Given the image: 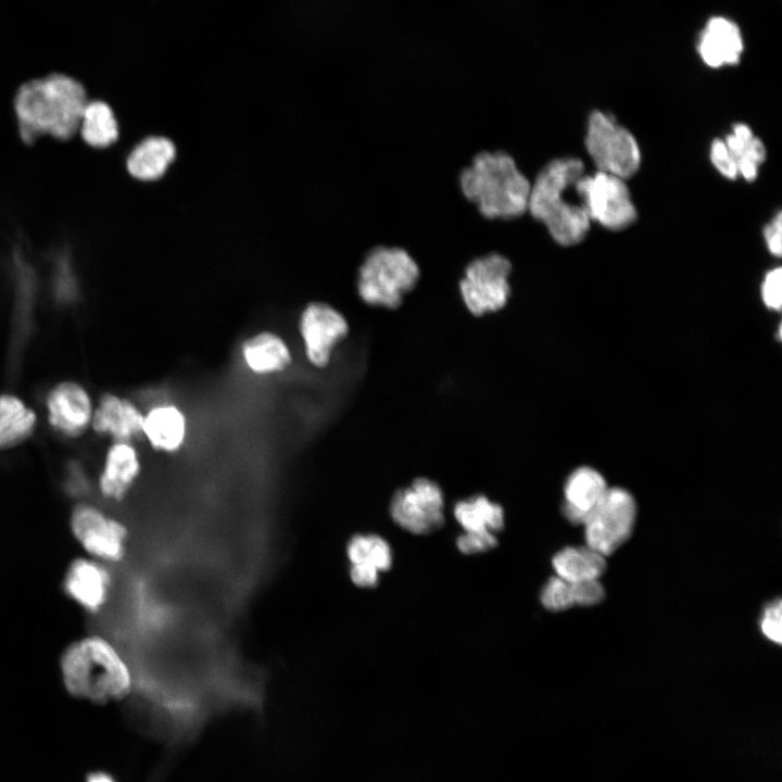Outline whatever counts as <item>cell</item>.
<instances>
[{
    "mask_svg": "<svg viewBox=\"0 0 782 782\" xmlns=\"http://www.w3.org/2000/svg\"><path fill=\"white\" fill-rule=\"evenodd\" d=\"M77 135L91 149H105L115 143L119 137V125L112 106L104 100L89 99Z\"/></svg>",
    "mask_w": 782,
    "mask_h": 782,
    "instance_id": "obj_23",
    "label": "cell"
},
{
    "mask_svg": "<svg viewBox=\"0 0 782 782\" xmlns=\"http://www.w3.org/2000/svg\"><path fill=\"white\" fill-rule=\"evenodd\" d=\"M512 269L510 260L497 252L478 256L466 265L459 292L472 315L482 316L504 307L512 293L508 281Z\"/></svg>",
    "mask_w": 782,
    "mask_h": 782,
    "instance_id": "obj_8",
    "label": "cell"
},
{
    "mask_svg": "<svg viewBox=\"0 0 782 782\" xmlns=\"http://www.w3.org/2000/svg\"><path fill=\"white\" fill-rule=\"evenodd\" d=\"M88 100L85 86L66 74L53 73L23 83L12 104L18 139L27 146L45 137L73 139Z\"/></svg>",
    "mask_w": 782,
    "mask_h": 782,
    "instance_id": "obj_1",
    "label": "cell"
},
{
    "mask_svg": "<svg viewBox=\"0 0 782 782\" xmlns=\"http://www.w3.org/2000/svg\"><path fill=\"white\" fill-rule=\"evenodd\" d=\"M349 576L358 588H374L379 582V571L366 566L350 565Z\"/></svg>",
    "mask_w": 782,
    "mask_h": 782,
    "instance_id": "obj_34",
    "label": "cell"
},
{
    "mask_svg": "<svg viewBox=\"0 0 782 782\" xmlns=\"http://www.w3.org/2000/svg\"><path fill=\"white\" fill-rule=\"evenodd\" d=\"M463 195L488 219L525 215L531 181L504 150L478 152L458 176Z\"/></svg>",
    "mask_w": 782,
    "mask_h": 782,
    "instance_id": "obj_3",
    "label": "cell"
},
{
    "mask_svg": "<svg viewBox=\"0 0 782 782\" xmlns=\"http://www.w3.org/2000/svg\"><path fill=\"white\" fill-rule=\"evenodd\" d=\"M175 154V146L169 139L148 137L130 151L126 159V169L138 180H155L165 174Z\"/></svg>",
    "mask_w": 782,
    "mask_h": 782,
    "instance_id": "obj_22",
    "label": "cell"
},
{
    "mask_svg": "<svg viewBox=\"0 0 782 782\" xmlns=\"http://www.w3.org/2000/svg\"><path fill=\"white\" fill-rule=\"evenodd\" d=\"M420 270L407 250L396 245L370 249L357 272V293L368 305L398 308L411 292Z\"/></svg>",
    "mask_w": 782,
    "mask_h": 782,
    "instance_id": "obj_5",
    "label": "cell"
},
{
    "mask_svg": "<svg viewBox=\"0 0 782 782\" xmlns=\"http://www.w3.org/2000/svg\"><path fill=\"white\" fill-rule=\"evenodd\" d=\"M86 782H115V780L105 772H93L87 777Z\"/></svg>",
    "mask_w": 782,
    "mask_h": 782,
    "instance_id": "obj_35",
    "label": "cell"
},
{
    "mask_svg": "<svg viewBox=\"0 0 782 782\" xmlns=\"http://www.w3.org/2000/svg\"><path fill=\"white\" fill-rule=\"evenodd\" d=\"M142 434L154 450L176 452L186 437V417L175 405H156L143 416Z\"/></svg>",
    "mask_w": 782,
    "mask_h": 782,
    "instance_id": "obj_21",
    "label": "cell"
},
{
    "mask_svg": "<svg viewBox=\"0 0 782 782\" xmlns=\"http://www.w3.org/2000/svg\"><path fill=\"white\" fill-rule=\"evenodd\" d=\"M497 539L494 533L488 531H464L456 539V547L466 555L483 553L494 548Z\"/></svg>",
    "mask_w": 782,
    "mask_h": 782,
    "instance_id": "obj_29",
    "label": "cell"
},
{
    "mask_svg": "<svg viewBox=\"0 0 782 782\" xmlns=\"http://www.w3.org/2000/svg\"><path fill=\"white\" fill-rule=\"evenodd\" d=\"M743 49L739 26L722 16L711 17L707 22L697 45L703 62L712 68L737 64Z\"/></svg>",
    "mask_w": 782,
    "mask_h": 782,
    "instance_id": "obj_18",
    "label": "cell"
},
{
    "mask_svg": "<svg viewBox=\"0 0 782 782\" xmlns=\"http://www.w3.org/2000/svg\"><path fill=\"white\" fill-rule=\"evenodd\" d=\"M140 472V462L130 442H114L108 450L98 488L103 497L119 502L130 491Z\"/></svg>",
    "mask_w": 782,
    "mask_h": 782,
    "instance_id": "obj_17",
    "label": "cell"
},
{
    "mask_svg": "<svg viewBox=\"0 0 782 782\" xmlns=\"http://www.w3.org/2000/svg\"><path fill=\"white\" fill-rule=\"evenodd\" d=\"M540 601L544 608L552 611L576 606L572 582L557 576L551 577L541 590Z\"/></svg>",
    "mask_w": 782,
    "mask_h": 782,
    "instance_id": "obj_28",
    "label": "cell"
},
{
    "mask_svg": "<svg viewBox=\"0 0 782 782\" xmlns=\"http://www.w3.org/2000/svg\"><path fill=\"white\" fill-rule=\"evenodd\" d=\"M607 490L606 481L597 470L591 467L576 469L565 482V518L573 525H583Z\"/></svg>",
    "mask_w": 782,
    "mask_h": 782,
    "instance_id": "obj_19",
    "label": "cell"
},
{
    "mask_svg": "<svg viewBox=\"0 0 782 782\" xmlns=\"http://www.w3.org/2000/svg\"><path fill=\"white\" fill-rule=\"evenodd\" d=\"M782 214L778 212L764 228V238L769 252L774 256H781L782 241Z\"/></svg>",
    "mask_w": 782,
    "mask_h": 782,
    "instance_id": "obj_33",
    "label": "cell"
},
{
    "mask_svg": "<svg viewBox=\"0 0 782 782\" xmlns=\"http://www.w3.org/2000/svg\"><path fill=\"white\" fill-rule=\"evenodd\" d=\"M584 142L597 171L627 179L641 165V151L634 136L602 111L590 114Z\"/></svg>",
    "mask_w": 782,
    "mask_h": 782,
    "instance_id": "obj_6",
    "label": "cell"
},
{
    "mask_svg": "<svg viewBox=\"0 0 782 782\" xmlns=\"http://www.w3.org/2000/svg\"><path fill=\"white\" fill-rule=\"evenodd\" d=\"M60 672L70 695L93 704L122 701L134 686L127 661L99 634L85 635L68 644L60 657Z\"/></svg>",
    "mask_w": 782,
    "mask_h": 782,
    "instance_id": "obj_2",
    "label": "cell"
},
{
    "mask_svg": "<svg viewBox=\"0 0 782 782\" xmlns=\"http://www.w3.org/2000/svg\"><path fill=\"white\" fill-rule=\"evenodd\" d=\"M346 556L350 565L366 566L387 571L392 565V551L389 543L373 533H357L346 544Z\"/></svg>",
    "mask_w": 782,
    "mask_h": 782,
    "instance_id": "obj_27",
    "label": "cell"
},
{
    "mask_svg": "<svg viewBox=\"0 0 782 782\" xmlns=\"http://www.w3.org/2000/svg\"><path fill=\"white\" fill-rule=\"evenodd\" d=\"M782 604L778 597L766 605L760 619V629L762 634L771 642L781 644L782 631Z\"/></svg>",
    "mask_w": 782,
    "mask_h": 782,
    "instance_id": "obj_30",
    "label": "cell"
},
{
    "mask_svg": "<svg viewBox=\"0 0 782 782\" xmlns=\"http://www.w3.org/2000/svg\"><path fill=\"white\" fill-rule=\"evenodd\" d=\"M241 352L250 370L258 375L283 371L292 362L288 344L272 331H260L248 338Z\"/></svg>",
    "mask_w": 782,
    "mask_h": 782,
    "instance_id": "obj_20",
    "label": "cell"
},
{
    "mask_svg": "<svg viewBox=\"0 0 782 782\" xmlns=\"http://www.w3.org/2000/svg\"><path fill=\"white\" fill-rule=\"evenodd\" d=\"M709 157L714 167L727 179L742 177L754 181L766 160V148L748 125L736 123L724 138H716L711 142Z\"/></svg>",
    "mask_w": 782,
    "mask_h": 782,
    "instance_id": "obj_12",
    "label": "cell"
},
{
    "mask_svg": "<svg viewBox=\"0 0 782 782\" xmlns=\"http://www.w3.org/2000/svg\"><path fill=\"white\" fill-rule=\"evenodd\" d=\"M50 426L62 436L75 438L91 424L93 408L86 389L74 381L55 384L47 394Z\"/></svg>",
    "mask_w": 782,
    "mask_h": 782,
    "instance_id": "obj_15",
    "label": "cell"
},
{
    "mask_svg": "<svg viewBox=\"0 0 782 782\" xmlns=\"http://www.w3.org/2000/svg\"><path fill=\"white\" fill-rule=\"evenodd\" d=\"M626 179L597 171L583 174L575 184V193L591 220L609 230H621L636 219Z\"/></svg>",
    "mask_w": 782,
    "mask_h": 782,
    "instance_id": "obj_7",
    "label": "cell"
},
{
    "mask_svg": "<svg viewBox=\"0 0 782 782\" xmlns=\"http://www.w3.org/2000/svg\"><path fill=\"white\" fill-rule=\"evenodd\" d=\"M37 422L36 413L16 395H0V449L14 446L26 440Z\"/></svg>",
    "mask_w": 782,
    "mask_h": 782,
    "instance_id": "obj_25",
    "label": "cell"
},
{
    "mask_svg": "<svg viewBox=\"0 0 782 782\" xmlns=\"http://www.w3.org/2000/svg\"><path fill=\"white\" fill-rule=\"evenodd\" d=\"M635 517L633 496L622 488H608L583 522L586 545L605 557L611 555L630 538Z\"/></svg>",
    "mask_w": 782,
    "mask_h": 782,
    "instance_id": "obj_10",
    "label": "cell"
},
{
    "mask_svg": "<svg viewBox=\"0 0 782 782\" xmlns=\"http://www.w3.org/2000/svg\"><path fill=\"white\" fill-rule=\"evenodd\" d=\"M299 332L310 364L324 368L330 362L333 348L349 333V325L330 304L312 302L300 314Z\"/></svg>",
    "mask_w": 782,
    "mask_h": 782,
    "instance_id": "obj_13",
    "label": "cell"
},
{
    "mask_svg": "<svg viewBox=\"0 0 782 782\" xmlns=\"http://www.w3.org/2000/svg\"><path fill=\"white\" fill-rule=\"evenodd\" d=\"M556 576L568 581L579 582L600 580L606 570L605 556L586 546H567L552 558Z\"/></svg>",
    "mask_w": 782,
    "mask_h": 782,
    "instance_id": "obj_24",
    "label": "cell"
},
{
    "mask_svg": "<svg viewBox=\"0 0 782 782\" xmlns=\"http://www.w3.org/2000/svg\"><path fill=\"white\" fill-rule=\"evenodd\" d=\"M583 174L580 159L557 157L546 163L531 181L527 212L563 247L580 243L590 229L591 219L585 210L569 195Z\"/></svg>",
    "mask_w": 782,
    "mask_h": 782,
    "instance_id": "obj_4",
    "label": "cell"
},
{
    "mask_svg": "<svg viewBox=\"0 0 782 782\" xmlns=\"http://www.w3.org/2000/svg\"><path fill=\"white\" fill-rule=\"evenodd\" d=\"M575 604L577 606H592L600 603L605 596V590L600 580L572 582Z\"/></svg>",
    "mask_w": 782,
    "mask_h": 782,
    "instance_id": "obj_32",
    "label": "cell"
},
{
    "mask_svg": "<svg viewBox=\"0 0 782 782\" xmlns=\"http://www.w3.org/2000/svg\"><path fill=\"white\" fill-rule=\"evenodd\" d=\"M92 429L114 442H130L142 434L143 415L129 400L116 394L101 396L92 414Z\"/></svg>",
    "mask_w": 782,
    "mask_h": 782,
    "instance_id": "obj_16",
    "label": "cell"
},
{
    "mask_svg": "<svg viewBox=\"0 0 782 782\" xmlns=\"http://www.w3.org/2000/svg\"><path fill=\"white\" fill-rule=\"evenodd\" d=\"M390 515L402 529L414 534H428L444 524V495L440 485L417 478L408 487L394 492Z\"/></svg>",
    "mask_w": 782,
    "mask_h": 782,
    "instance_id": "obj_11",
    "label": "cell"
},
{
    "mask_svg": "<svg viewBox=\"0 0 782 782\" xmlns=\"http://www.w3.org/2000/svg\"><path fill=\"white\" fill-rule=\"evenodd\" d=\"M70 530L87 556L104 564L121 562L127 551L128 529L118 519L90 503H77L70 515Z\"/></svg>",
    "mask_w": 782,
    "mask_h": 782,
    "instance_id": "obj_9",
    "label": "cell"
},
{
    "mask_svg": "<svg viewBox=\"0 0 782 782\" xmlns=\"http://www.w3.org/2000/svg\"><path fill=\"white\" fill-rule=\"evenodd\" d=\"M453 515L464 531H488L495 534L504 528L502 506L482 494L456 502Z\"/></svg>",
    "mask_w": 782,
    "mask_h": 782,
    "instance_id": "obj_26",
    "label": "cell"
},
{
    "mask_svg": "<svg viewBox=\"0 0 782 782\" xmlns=\"http://www.w3.org/2000/svg\"><path fill=\"white\" fill-rule=\"evenodd\" d=\"M782 282V270L781 267H775L769 270L764 279L761 286V297L764 303L772 310L779 311L782 303L781 293Z\"/></svg>",
    "mask_w": 782,
    "mask_h": 782,
    "instance_id": "obj_31",
    "label": "cell"
},
{
    "mask_svg": "<svg viewBox=\"0 0 782 782\" xmlns=\"http://www.w3.org/2000/svg\"><path fill=\"white\" fill-rule=\"evenodd\" d=\"M66 596L87 613L96 614L106 604L112 576L106 564L89 556L73 559L63 577Z\"/></svg>",
    "mask_w": 782,
    "mask_h": 782,
    "instance_id": "obj_14",
    "label": "cell"
}]
</instances>
